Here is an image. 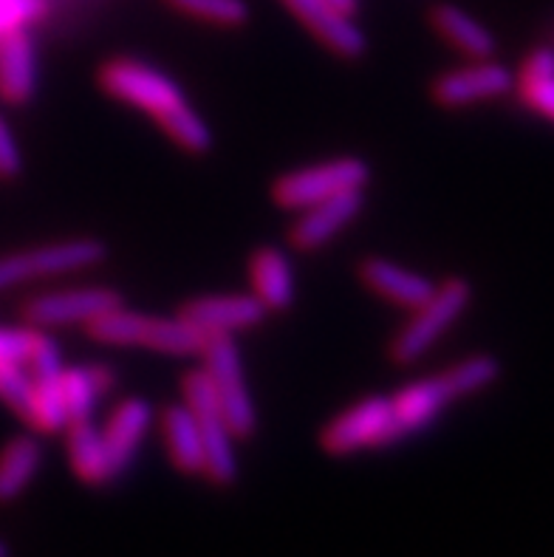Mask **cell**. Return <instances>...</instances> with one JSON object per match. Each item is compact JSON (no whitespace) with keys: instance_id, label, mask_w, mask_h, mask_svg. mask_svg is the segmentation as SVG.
<instances>
[{"instance_id":"1","label":"cell","mask_w":554,"mask_h":557,"mask_svg":"<svg viewBox=\"0 0 554 557\" xmlns=\"http://www.w3.org/2000/svg\"><path fill=\"white\" fill-rule=\"evenodd\" d=\"M97 83L111 99L148 113L184 153L204 156L212 150L210 125L164 71L136 57H111L97 69Z\"/></svg>"},{"instance_id":"2","label":"cell","mask_w":554,"mask_h":557,"mask_svg":"<svg viewBox=\"0 0 554 557\" xmlns=\"http://www.w3.org/2000/svg\"><path fill=\"white\" fill-rule=\"evenodd\" d=\"M501 374H504V368H501L498 357L470 354V357H464L456 366L444 368L439 374L421 376V380L402 385L396 394L387 396L396 442L421 433L428 424L442 417L450 405L472 394H481L490 385H495Z\"/></svg>"},{"instance_id":"3","label":"cell","mask_w":554,"mask_h":557,"mask_svg":"<svg viewBox=\"0 0 554 557\" xmlns=\"http://www.w3.org/2000/svg\"><path fill=\"white\" fill-rule=\"evenodd\" d=\"M83 332L99 346L148 348V351L170 354V357H201L210 343L207 334L198 332L196 325H189L178 314L156 318L145 311L125 309V304L85 323Z\"/></svg>"},{"instance_id":"4","label":"cell","mask_w":554,"mask_h":557,"mask_svg":"<svg viewBox=\"0 0 554 557\" xmlns=\"http://www.w3.org/2000/svg\"><path fill=\"white\" fill-rule=\"evenodd\" d=\"M472 304V283L461 275H450L435 283L433 295L410 309V320L393 334L387 357L393 366H416L421 357H428L430 348L461 320V314Z\"/></svg>"},{"instance_id":"5","label":"cell","mask_w":554,"mask_h":557,"mask_svg":"<svg viewBox=\"0 0 554 557\" xmlns=\"http://www.w3.org/2000/svg\"><path fill=\"white\" fill-rule=\"evenodd\" d=\"M182 396L198 419L204 438V479L216 487H232L238 481V456H235V433L224 419V410L218 405L212 382L207 371L189 368L182 376Z\"/></svg>"},{"instance_id":"6","label":"cell","mask_w":554,"mask_h":557,"mask_svg":"<svg viewBox=\"0 0 554 557\" xmlns=\"http://www.w3.org/2000/svg\"><path fill=\"white\" fill-rule=\"evenodd\" d=\"M106 258L108 247L99 238L54 240V244L0 255V292L17 289L23 283L46 281V277L85 272V269L99 267Z\"/></svg>"},{"instance_id":"7","label":"cell","mask_w":554,"mask_h":557,"mask_svg":"<svg viewBox=\"0 0 554 557\" xmlns=\"http://www.w3.org/2000/svg\"><path fill=\"white\" fill-rule=\"evenodd\" d=\"M368 182H371V168H368L366 159L340 156V159H329L323 164H311V168L283 173L272 184V201L281 210L297 212L303 207H311L317 201L340 196V193L366 190Z\"/></svg>"},{"instance_id":"8","label":"cell","mask_w":554,"mask_h":557,"mask_svg":"<svg viewBox=\"0 0 554 557\" xmlns=\"http://www.w3.org/2000/svg\"><path fill=\"white\" fill-rule=\"evenodd\" d=\"M204 371L210 376L216 399L224 410V419L235 438H249L258 431V410H255L253 391L244 374V357L238 343L226 337H210L201 354Z\"/></svg>"},{"instance_id":"9","label":"cell","mask_w":554,"mask_h":557,"mask_svg":"<svg viewBox=\"0 0 554 557\" xmlns=\"http://www.w3.org/2000/svg\"><path fill=\"white\" fill-rule=\"evenodd\" d=\"M320 447L334 459L354 456L362 450L396 445L391 419V399L387 396H366L352 408L340 410L320 431Z\"/></svg>"},{"instance_id":"10","label":"cell","mask_w":554,"mask_h":557,"mask_svg":"<svg viewBox=\"0 0 554 557\" xmlns=\"http://www.w3.org/2000/svg\"><path fill=\"white\" fill-rule=\"evenodd\" d=\"M125 304L120 289L111 286H71L49 295H37L21 306V318L32 329H63V325H85L99 314Z\"/></svg>"},{"instance_id":"11","label":"cell","mask_w":554,"mask_h":557,"mask_svg":"<svg viewBox=\"0 0 554 557\" xmlns=\"http://www.w3.org/2000/svg\"><path fill=\"white\" fill-rule=\"evenodd\" d=\"M515 91V71L504 63L487 60H470L461 69H450L430 83V99L444 111H458L478 102H492Z\"/></svg>"},{"instance_id":"12","label":"cell","mask_w":554,"mask_h":557,"mask_svg":"<svg viewBox=\"0 0 554 557\" xmlns=\"http://www.w3.org/2000/svg\"><path fill=\"white\" fill-rule=\"evenodd\" d=\"M362 210H366V190L340 193L334 198L303 207L297 210L295 224L288 226V247L297 252H317V249L329 247L331 240L343 235L359 219Z\"/></svg>"},{"instance_id":"13","label":"cell","mask_w":554,"mask_h":557,"mask_svg":"<svg viewBox=\"0 0 554 557\" xmlns=\"http://www.w3.org/2000/svg\"><path fill=\"white\" fill-rule=\"evenodd\" d=\"M178 318L196 325L207 337H226L258 329L267 320V306L260 304L253 292H235V295H207L193 297L178 306Z\"/></svg>"},{"instance_id":"14","label":"cell","mask_w":554,"mask_h":557,"mask_svg":"<svg viewBox=\"0 0 554 557\" xmlns=\"http://www.w3.org/2000/svg\"><path fill=\"white\" fill-rule=\"evenodd\" d=\"M283 3L331 54L343 57V60L366 57L368 37L357 26L354 14L337 9L331 0H283Z\"/></svg>"},{"instance_id":"15","label":"cell","mask_w":554,"mask_h":557,"mask_svg":"<svg viewBox=\"0 0 554 557\" xmlns=\"http://www.w3.org/2000/svg\"><path fill=\"white\" fill-rule=\"evenodd\" d=\"M150 428H153V405L148 399H141V396H127L111 410V417L99 428V433H102V445H106L113 481L131 467Z\"/></svg>"},{"instance_id":"16","label":"cell","mask_w":554,"mask_h":557,"mask_svg":"<svg viewBox=\"0 0 554 557\" xmlns=\"http://www.w3.org/2000/svg\"><path fill=\"white\" fill-rule=\"evenodd\" d=\"M357 277L373 295H379L382 300L399 306L405 311L424 304L435 289V283L428 275L414 272V269L402 267L396 261H387V258H379V255L362 258L357 263Z\"/></svg>"},{"instance_id":"17","label":"cell","mask_w":554,"mask_h":557,"mask_svg":"<svg viewBox=\"0 0 554 557\" xmlns=\"http://www.w3.org/2000/svg\"><path fill=\"white\" fill-rule=\"evenodd\" d=\"M37 94V51L26 28L0 35V99L7 106H28Z\"/></svg>"},{"instance_id":"18","label":"cell","mask_w":554,"mask_h":557,"mask_svg":"<svg viewBox=\"0 0 554 557\" xmlns=\"http://www.w3.org/2000/svg\"><path fill=\"white\" fill-rule=\"evenodd\" d=\"M249 286L267 311H288L295 304V269L278 247H258L249 255Z\"/></svg>"},{"instance_id":"19","label":"cell","mask_w":554,"mask_h":557,"mask_svg":"<svg viewBox=\"0 0 554 557\" xmlns=\"http://www.w3.org/2000/svg\"><path fill=\"white\" fill-rule=\"evenodd\" d=\"M428 21L444 42H450L453 49H458L470 60H487L498 49V42H495V35H492L490 28L478 17H472L470 12H464L461 7L450 3V0L433 3L428 12Z\"/></svg>"},{"instance_id":"20","label":"cell","mask_w":554,"mask_h":557,"mask_svg":"<svg viewBox=\"0 0 554 557\" xmlns=\"http://www.w3.org/2000/svg\"><path fill=\"white\" fill-rule=\"evenodd\" d=\"M159 428H162L170 465L182 475L204 479V438L196 413L184 403L168 405L159 417Z\"/></svg>"},{"instance_id":"21","label":"cell","mask_w":554,"mask_h":557,"mask_svg":"<svg viewBox=\"0 0 554 557\" xmlns=\"http://www.w3.org/2000/svg\"><path fill=\"white\" fill-rule=\"evenodd\" d=\"M65 450H69V465L83 484L88 487H106L111 484V467H108L102 433L94 424V419H79L65 428Z\"/></svg>"},{"instance_id":"22","label":"cell","mask_w":554,"mask_h":557,"mask_svg":"<svg viewBox=\"0 0 554 557\" xmlns=\"http://www.w3.org/2000/svg\"><path fill=\"white\" fill-rule=\"evenodd\" d=\"M116 385V374L106 362H88V366L63 368L60 374V391H63L69 424L79 419H91L94 408L108 391Z\"/></svg>"},{"instance_id":"23","label":"cell","mask_w":554,"mask_h":557,"mask_svg":"<svg viewBox=\"0 0 554 557\" xmlns=\"http://www.w3.org/2000/svg\"><path fill=\"white\" fill-rule=\"evenodd\" d=\"M42 467V445L35 436L21 433L0 447V507L14 504L32 487Z\"/></svg>"},{"instance_id":"24","label":"cell","mask_w":554,"mask_h":557,"mask_svg":"<svg viewBox=\"0 0 554 557\" xmlns=\"http://www.w3.org/2000/svg\"><path fill=\"white\" fill-rule=\"evenodd\" d=\"M515 91L529 111L554 122V49L541 46L529 51L520 71L515 74Z\"/></svg>"},{"instance_id":"25","label":"cell","mask_w":554,"mask_h":557,"mask_svg":"<svg viewBox=\"0 0 554 557\" xmlns=\"http://www.w3.org/2000/svg\"><path fill=\"white\" fill-rule=\"evenodd\" d=\"M164 3H170L176 12L212 23L218 28H241L249 23L246 0H164Z\"/></svg>"},{"instance_id":"26","label":"cell","mask_w":554,"mask_h":557,"mask_svg":"<svg viewBox=\"0 0 554 557\" xmlns=\"http://www.w3.org/2000/svg\"><path fill=\"white\" fill-rule=\"evenodd\" d=\"M32 388L35 382L23 362H0V403L21 419H26L32 405Z\"/></svg>"},{"instance_id":"27","label":"cell","mask_w":554,"mask_h":557,"mask_svg":"<svg viewBox=\"0 0 554 557\" xmlns=\"http://www.w3.org/2000/svg\"><path fill=\"white\" fill-rule=\"evenodd\" d=\"M26 368L35 382L54 380V376H60V371L65 368L63 354H60L57 343L51 337H46L40 329L35 332V343H32V351H28Z\"/></svg>"},{"instance_id":"28","label":"cell","mask_w":554,"mask_h":557,"mask_svg":"<svg viewBox=\"0 0 554 557\" xmlns=\"http://www.w3.org/2000/svg\"><path fill=\"white\" fill-rule=\"evenodd\" d=\"M32 325H0V362H23L26 366L32 343H35Z\"/></svg>"},{"instance_id":"29","label":"cell","mask_w":554,"mask_h":557,"mask_svg":"<svg viewBox=\"0 0 554 557\" xmlns=\"http://www.w3.org/2000/svg\"><path fill=\"white\" fill-rule=\"evenodd\" d=\"M46 14L42 0H0V35L12 28H26Z\"/></svg>"},{"instance_id":"30","label":"cell","mask_w":554,"mask_h":557,"mask_svg":"<svg viewBox=\"0 0 554 557\" xmlns=\"http://www.w3.org/2000/svg\"><path fill=\"white\" fill-rule=\"evenodd\" d=\"M23 173V153L9 120L0 113V178L12 182Z\"/></svg>"},{"instance_id":"31","label":"cell","mask_w":554,"mask_h":557,"mask_svg":"<svg viewBox=\"0 0 554 557\" xmlns=\"http://www.w3.org/2000/svg\"><path fill=\"white\" fill-rule=\"evenodd\" d=\"M331 3H334L337 9H343V12H348V14L359 12V0H331Z\"/></svg>"},{"instance_id":"32","label":"cell","mask_w":554,"mask_h":557,"mask_svg":"<svg viewBox=\"0 0 554 557\" xmlns=\"http://www.w3.org/2000/svg\"><path fill=\"white\" fill-rule=\"evenodd\" d=\"M0 557H12V555H9V544H7V541H0Z\"/></svg>"}]
</instances>
